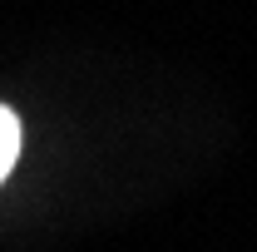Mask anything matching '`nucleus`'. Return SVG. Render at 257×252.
<instances>
[{"instance_id":"1","label":"nucleus","mask_w":257,"mask_h":252,"mask_svg":"<svg viewBox=\"0 0 257 252\" xmlns=\"http://www.w3.org/2000/svg\"><path fill=\"white\" fill-rule=\"evenodd\" d=\"M15 158H20V119H15V114L0 104V183L10 178Z\"/></svg>"}]
</instances>
